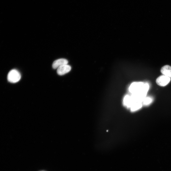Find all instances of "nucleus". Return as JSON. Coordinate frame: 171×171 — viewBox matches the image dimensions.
Returning <instances> with one entry per match:
<instances>
[{
  "instance_id": "6e6552de",
  "label": "nucleus",
  "mask_w": 171,
  "mask_h": 171,
  "mask_svg": "<svg viewBox=\"0 0 171 171\" xmlns=\"http://www.w3.org/2000/svg\"><path fill=\"white\" fill-rule=\"evenodd\" d=\"M142 103L141 102H135L133 103L131 106L130 108L132 111H135L138 110L142 108Z\"/></svg>"
},
{
  "instance_id": "7ed1b4c3",
  "label": "nucleus",
  "mask_w": 171,
  "mask_h": 171,
  "mask_svg": "<svg viewBox=\"0 0 171 171\" xmlns=\"http://www.w3.org/2000/svg\"><path fill=\"white\" fill-rule=\"evenodd\" d=\"M170 81V78L163 75L158 78L156 80V83L159 86L164 87L168 84Z\"/></svg>"
},
{
  "instance_id": "20e7f679",
  "label": "nucleus",
  "mask_w": 171,
  "mask_h": 171,
  "mask_svg": "<svg viewBox=\"0 0 171 171\" xmlns=\"http://www.w3.org/2000/svg\"><path fill=\"white\" fill-rule=\"evenodd\" d=\"M71 67L68 64L63 65L57 69V72L59 75L62 76L69 73L71 70Z\"/></svg>"
},
{
  "instance_id": "f257e3e1",
  "label": "nucleus",
  "mask_w": 171,
  "mask_h": 171,
  "mask_svg": "<svg viewBox=\"0 0 171 171\" xmlns=\"http://www.w3.org/2000/svg\"><path fill=\"white\" fill-rule=\"evenodd\" d=\"M149 85L147 83L143 82H135L132 83L129 88V92L132 94H135L145 91L148 92Z\"/></svg>"
},
{
  "instance_id": "0eeeda50",
  "label": "nucleus",
  "mask_w": 171,
  "mask_h": 171,
  "mask_svg": "<svg viewBox=\"0 0 171 171\" xmlns=\"http://www.w3.org/2000/svg\"><path fill=\"white\" fill-rule=\"evenodd\" d=\"M124 104L128 108H130L132 104L134 103L131 96L126 95L123 100Z\"/></svg>"
},
{
  "instance_id": "39448f33",
  "label": "nucleus",
  "mask_w": 171,
  "mask_h": 171,
  "mask_svg": "<svg viewBox=\"0 0 171 171\" xmlns=\"http://www.w3.org/2000/svg\"><path fill=\"white\" fill-rule=\"evenodd\" d=\"M68 61L66 59L63 58L59 59L53 62V68L54 69H57L59 67L63 65L68 64Z\"/></svg>"
},
{
  "instance_id": "423d86ee",
  "label": "nucleus",
  "mask_w": 171,
  "mask_h": 171,
  "mask_svg": "<svg viewBox=\"0 0 171 171\" xmlns=\"http://www.w3.org/2000/svg\"><path fill=\"white\" fill-rule=\"evenodd\" d=\"M161 71L163 75L171 78V66L168 65L163 66Z\"/></svg>"
},
{
  "instance_id": "1a4fd4ad",
  "label": "nucleus",
  "mask_w": 171,
  "mask_h": 171,
  "mask_svg": "<svg viewBox=\"0 0 171 171\" xmlns=\"http://www.w3.org/2000/svg\"><path fill=\"white\" fill-rule=\"evenodd\" d=\"M153 101V98L151 97H146L144 99L142 104L144 105L147 106L150 104Z\"/></svg>"
},
{
  "instance_id": "f03ea898",
  "label": "nucleus",
  "mask_w": 171,
  "mask_h": 171,
  "mask_svg": "<svg viewBox=\"0 0 171 171\" xmlns=\"http://www.w3.org/2000/svg\"><path fill=\"white\" fill-rule=\"evenodd\" d=\"M21 78L19 72L16 70H12L9 73L7 76V79L10 82L15 83L18 82Z\"/></svg>"
}]
</instances>
